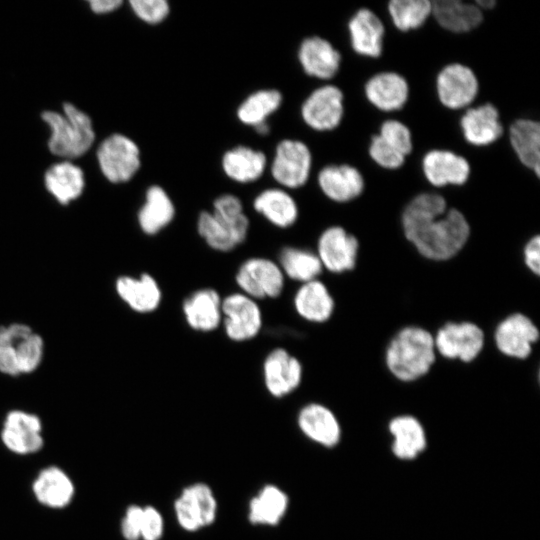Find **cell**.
<instances>
[{
  "label": "cell",
  "mask_w": 540,
  "mask_h": 540,
  "mask_svg": "<svg viewBox=\"0 0 540 540\" xmlns=\"http://www.w3.org/2000/svg\"><path fill=\"white\" fill-rule=\"evenodd\" d=\"M285 280L278 263L266 257L244 260L235 274L240 292L256 301L278 298L284 290Z\"/></svg>",
  "instance_id": "6"
},
{
  "label": "cell",
  "mask_w": 540,
  "mask_h": 540,
  "mask_svg": "<svg viewBox=\"0 0 540 540\" xmlns=\"http://www.w3.org/2000/svg\"><path fill=\"white\" fill-rule=\"evenodd\" d=\"M129 4L140 20L151 25L165 21L171 11L167 0H130Z\"/></svg>",
  "instance_id": "42"
},
{
  "label": "cell",
  "mask_w": 540,
  "mask_h": 540,
  "mask_svg": "<svg viewBox=\"0 0 540 540\" xmlns=\"http://www.w3.org/2000/svg\"><path fill=\"white\" fill-rule=\"evenodd\" d=\"M350 44L361 56L377 58L382 54L385 27L369 8L358 9L348 21Z\"/></svg>",
  "instance_id": "22"
},
{
  "label": "cell",
  "mask_w": 540,
  "mask_h": 540,
  "mask_svg": "<svg viewBox=\"0 0 540 540\" xmlns=\"http://www.w3.org/2000/svg\"><path fill=\"white\" fill-rule=\"evenodd\" d=\"M115 287L118 296L135 312L151 313L161 304V288L148 273L138 277L123 275L116 280Z\"/></svg>",
  "instance_id": "26"
},
{
  "label": "cell",
  "mask_w": 540,
  "mask_h": 540,
  "mask_svg": "<svg viewBox=\"0 0 540 540\" xmlns=\"http://www.w3.org/2000/svg\"><path fill=\"white\" fill-rule=\"evenodd\" d=\"M268 160L265 153L246 145H237L221 157V168L230 180L249 184L259 180L265 173Z\"/></svg>",
  "instance_id": "25"
},
{
  "label": "cell",
  "mask_w": 540,
  "mask_h": 540,
  "mask_svg": "<svg viewBox=\"0 0 540 540\" xmlns=\"http://www.w3.org/2000/svg\"><path fill=\"white\" fill-rule=\"evenodd\" d=\"M84 184L82 170L70 162L57 163L51 166L45 174L47 190L59 203L64 205L81 195Z\"/></svg>",
  "instance_id": "37"
},
{
  "label": "cell",
  "mask_w": 540,
  "mask_h": 540,
  "mask_svg": "<svg viewBox=\"0 0 540 540\" xmlns=\"http://www.w3.org/2000/svg\"><path fill=\"white\" fill-rule=\"evenodd\" d=\"M539 338L535 323L522 313H513L496 327L495 344L498 350L511 358L525 359Z\"/></svg>",
  "instance_id": "16"
},
{
  "label": "cell",
  "mask_w": 540,
  "mask_h": 540,
  "mask_svg": "<svg viewBox=\"0 0 540 540\" xmlns=\"http://www.w3.org/2000/svg\"><path fill=\"white\" fill-rule=\"evenodd\" d=\"M289 507L287 493L275 484H266L248 503V521L257 526H277Z\"/></svg>",
  "instance_id": "34"
},
{
  "label": "cell",
  "mask_w": 540,
  "mask_h": 540,
  "mask_svg": "<svg viewBox=\"0 0 540 540\" xmlns=\"http://www.w3.org/2000/svg\"><path fill=\"white\" fill-rule=\"evenodd\" d=\"M434 336L419 326H407L390 340L385 362L390 373L402 382L426 375L435 362Z\"/></svg>",
  "instance_id": "2"
},
{
  "label": "cell",
  "mask_w": 540,
  "mask_h": 540,
  "mask_svg": "<svg viewBox=\"0 0 540 540\" xmlns=\"http://www.w3.org/2000/svg\"><path fill=\"white\" fill-rule=\"evenodd\" d=\"M367 100L384 112L400 110L409 98V84L401 74L383 71L373 75L365 83Z\"/></svg>",
  "instance_id": "24"
},
{
  "label": "cell",
  "mask_w": 540,
  "mask_h": 540,
  "mask_svg": "<svg viewBox=\"0 0 540 540\" xmlns=\"http://www.w3.org/2000/svg\"><path fill=\"white\" fill-rule=\"evenodd\" d=\"M482 329L472 322H449L434 336L435 350L441 356L471 362L477 358L484 346Z\"/></svg>",
  "instance_id": "11"
},
{
  "label": "cell",
  "mask_w": 540,
  "mask_h": 540,
  "mask_svg": "<svg viewBox=\"0 0 540 540\" xmlns=\"http://www.w3.org/2000/svg\"><path fill=\"white\" fill-rule=\"evenodd\" d=\"M165 531V520L162 513L152 505L142 508L140 521V540H160Z\"/></svg>",
  "instance_id": "43"
},
{
  "label": "cell",
  "mask_w": 540,
  "mask_h": 540,
  "mask_svg": "<svg viewBox=\"0 0 540 540\" xmlns=\"http://www.w3.org/2000/svg\"><path fill=\"white\" fill-rule=\"evenodd\" d=\"M391 450L401 460H413L427 447V436L421 422L412 415H399L390 420Z\"/></svg>",
  "instance_id": "32"
},
{
  "label": "cell",
  "mask_w": 540,
  "mask_h": 540,
  "mask_svg": "<svg viewBox=\"0 0 540 540\" xmlns=\"http://www.w3.org/2000/svg\"><path fill=\"white\" fill-rule=\"evenodd\" d=\"M143 506L129 505L121 520L120 531L125 540H140V521Z\"/></svg>",
  "instance_id": "44"
},
{
  "label": "cell",
  "mask_w": 540,
  "mask_h": 540,
  "mask_svg": "<svg viewBox=\"0 0 540 540\" xmlns=\"http://www.w3.org/2000/svg\"><path fill=\"white\" fill-rule=\"evenodd\" d=\"M254 130L257 132L258 135L266 136L270 132V125L268 124V122H265L254 127Z\"/></svg>",
  "instance_id": "49"
},
{
  "label": "cell",
  "mask_w": 540,
  "mask_h": 540,
  "mask_svg": "<svg viewBox=\"0 0 540 540\" xmlns=\"http://www.w3.org/2000/svg\"><path fill=\"white\" fill-rule=\"evenodd\" d=\"M401 222L405 237L425 258L445 261L466 244L470 225L464 214L447 207L446 199L434 192H423L405 206Z\"/></svg>",
  "instance_id": "1"
},
{
  "label": "cell",
  "mask_w": 540,
  "mask_h": 540,
  "mask_svg": "<svg viewBox=\"0 0 540 540\" xmlns=\"http://www.w3.org/2000/svg\"><path fill=\"white\" fill-rule=\"evenodd\" d=\"M1 441L15 454L28 455L38 452L44 445L40 418L22 410L10 411L3 423Z\"/></svg>",
  "instance_id": "15"
},
{
  "label": "cell",
  "mask_w": 540,
  "mask_h": 540,
  "mask_svg": "<svg viewBox=\"0 0 540 540\" xmlns=\"http://www.w3.org/2000/svg\"><path fill=\"white\" fill-rule=\"evenodd\" d=\"M223 330L233 342L254 339L263 326L262 310L258 301L238 291L222 298Z\"/></svg>",
  "instance_id": "7"
},
{
  "label": "cell",
  "mask_w": 540,
  "mask_h": 540,
  "mask_svg": "<svg viewBox=\"0 0 540 540\" xmlns=\"http://www.w3.org/2000/svg\"><path fill=\"white\" fill-rule=\"evenodd\" d=\"M182 313L187 325L196 332L215 331L222 322V297L213 288H201L182 302Z\"/></svg>",
  "instance_id": "21"
},
{
  "label": "cell",
  "mask_w": 540,
  "mask_h": 540,
  "mask_svg": "<svg viewBox=\"0 0 540 540\" xmlns=\"http://www.w3.org/2000/svg\"><path fill=\"white\" fill-rule=\"evenodd\" d=\"M176 208L167 191L159 185H151L145 193V201L139 209L137 220L143 233L153 236L169 226L175 218Z\"/></svg>",
  "instance_id": "33"
},
{
  "label": "cell",
  "mask_w": 540,
  "mask_h": 540,
  "mask_svg": "<svg viewBox=\"0 0 540 540\" xmlns=\"http://www.w3.org/2000/svg\"><path fill=\"white\" fill-rule=\"evenodd\" d=\"M482 11L483 10H491L495 7L496 1L495 0H476L474 2Z\"/></svg>",
  "instance_id": "48"
},
{
  "label": "cell",
  "mask_w": 540,
  "mask_h": 540,
  "mask_svg": "<svg viewBox=\"0 0 540 540\" xmlns=\"http://www.w3.org/2000/svg\"><path fill=\"white\" fill-rule=\"evenodd\" d=\"M250 221L244 213L237 217H225L211 211H201L196 228L206 245L217 252L227 253L240 246L247 238Z\"/></svg>",
  "instance_id": "9"
},
{
  "label": "cell",
  "mask_w": 540,
  "mask_h": 540,
  "mask_svg": "<svg viewBox=\"0 0 540 540\" xmlns=\"http://www.w3.org/2000/svg\"><path fill=\"white\" fill-rule=\"evenodd\" d=\"M42 118L51 129L48 147L57 156L79 157L94 142L95 133L90 117L71 103L63 105V114L45 111Z\"/></svg>",
  "instance_id": "3"
},
{
  "label": "cell",
  "mask_w": 540,
  "mask_h": 540,
  "mask_svg": "<svg viewBox=\"0 0 540 540\" xmlns=\"http://www.w3.org/2000/svg\"><path fill=\"white\" fill-rule=\"evenodd\" d=\"M431 3V16L449 32L466 33L483 22V11L475 3L462 0H434Z\"/></svg>",
  "instance_id": "31"
},
{
  "label": "cell",
  "mask_w": 540,
  "mask_h": 540,
  "mask_svg": "<svg viewBox=\"0 0 540 540\" xmlns=\"http://www.w3.org/2000/svg\"><path fill=\"white\" fill-rule=\"evenodd\" d=\"M524 263L535 275L540 273V237L535 235L524 246Z\"/></svg>",
  "instance_id": "46"
},
{
  "label": "cell",
  "mask_w": 540,
  "mask_h": 540,
  "mask_svg": "<svg viewBox=\"0 0 540 540\" xmlns=\"http://www.w3.org/2000/svg\"><path fill=\"white\" fill-rule=\"evenodd\" d=\"M254 210L273 226L286 229L293 226L299 216L294 197L281 187L267 188L253 200Z\"/></svg>",
  "instance_id": "30"
},
{
  "label": "cell",
  "mask_w": 540,
  "mask_h": 540,
  "mask_svg": "<svg viewBox=\"0 0 540 540\" xmlns=\"http://www.w3.org/2000/svg\"><path fill=\"white\" fill-rule=\"evenodd\" d=\"M464 139L474 146H487L504 133L498 109L492 103L468 108L460 118Z\"/></svg>",
  "instance_id": "23"
},
{
  "label": "cell",
  "mask_w": 540,
  "mask_h": 540,
  "mask_svg": "<svg viewBox=\"0 0 540 540\" xmlns=\"http://www.w3.org/2000/svg\"><path fill=\"white\" fill-rule=\"evenodd\" d=\"M388 12L394 26L403 32L418 29L431 16L429 0H391Z\"/></svg>",
  "instance_id": "39"
},
{
  "label": "cell",
  "mask_w": 540,
  "mask_h": 540,
  "mask_svg": "<svg viewBox=\"0 0 540 540\" xmlns=\"http://www.w3.org/2000/svg\"><path fill=\"white\" fill-rule=\"evenodd\" d=\"M277 263L285 278L301 284L318 279L323 270L315 252L295 246L283 247L279 253Z\"/></svg>",
  "instance_id": "38"
},
{
  "label": "cell",
  "mask_w": 540,
  "mask_h": 540,
  "mask_svg": "<svg viewBox=\"0 0 540 540\" xmlns=\"http://www.w3.org/2000/svg\"><path fill=\"white\" fill-rule=\"evenodd\" d=\"M358 249L356 237L334 225L320 234L315 253L323 268L331 273H343L355 267Z\"/></svg>",
  "instance_id": "14"
},
{
  "label": "cell",
  "mask_w": 540,
  "mask_h": 540,
  "mask_svg": "<svg viewBox=\"0 0 540 540\" xmlns=\"http://www.w3.org/2000/svg\"><path fill=\"white\" fill-rule=\"evenodd\" d=\"M298 316L311 323H324L334 312L335 302L327 286L319 279L302 283L294 294Z\"/></svg>",
  "instance_id": "29"
},
{
  "label": "cell",
  "mask_w": 540,
  "mask_h": 540,
  "mask_svg": "<svg viewBox=\"0 0 540 540\" xmlns=\"http://www.w3.org/2000/svg\"><path fill=\"white\" fill-rule=\"evenodd\" d=\"M368 154L378 166L390 170L400 168L406 159L378 134L372 136L368 146Z\"/></svg>",
  "instance_id": "41"
},
{
  "label": "cell",
  "mask_w": 540,
  "mask_h": 540,
  "mask_svg": "<svg viewBox=\"0 0 540 540\" xmlns=\"http://www.w3.org/2000/svg\"><path fill=\"white\" fill-rule=\"evenodd\" d=\"M0 337L11 343L19 374L30 373L38 368L43 358L44 342L28 325L13 323L0 327Z\"/></svg>",
  "instance_id": "27"
},
{
  "label": "cell",
  "mask_w": 540,
  "mask_h": 540,
  "mask_svg": "<svg viewBox=\"0 0 540 540\" xmlns=\"http://www.w3.org/2000/svg\"><path fill=\"white\" fill-rule=\"evenodd\" d=\"M479 92L475 72L462 63L445 65L436 77V93L440 103L448 109L458 110L471 105Z\"/></svg>",
  "instance_id": "12"
},
{
  "label": "cell",
  "mask_w": 540,
  "mask_h": 540,
  "mask_svg": "<svg viewBox=\"0 0 540 540\" xmlns=\"http://www.w3.org/2000/svg\"><path fill=\"white\" fill-rule=\"evenodd\" d=\"M321 192L330 200L346 203L359 197L365 189L362 173L349 164H329L317 175Z\"/></svg>",
  "instance_id": "20"
},
{
  "label": "cell",
  "mask_w": 540,
  "mask_h": 540,
  "mask_svg": "<svg viewBox=\"0 0 540 540\" xmlns=\"http://www.w3.org/2000/svg\"><path fill=\"white\" fill-rule=\"evenodd\" d=\"M378 135L405 157L411 154L412 132L403 122L396 119L385 120L380 125Z\"/></svg>",
  "instance_id": "40"
},
{
  "label": "cell",
  "mask_w": 540,
  "mask_h": 540,
  "mask_svg": "<svg viewBox=\"0 0 540 540\" xmlns=\"http://www.w3.org/2000/svg\"><path fill=\"white\" fill-rule=\"evenodd\" d=\"M262 371L264 386L274 398H283L293 393L303 378L300 360L281 347L274 348L266 355Z\"/></svg>",
  "instance_id": "13"
},
{
  "label": "cell",
  "mask_w": 540,
  "mask_h": 540,
  "mask_svg": "<svg viewBox=\"0 0 540 540\" xmlns=\"http://www.w3.org/2000/svg\"><path fill=\"white\" fill-rule=\"evenodd\" d=\"M422 171L434 187L459 186L468 181L471 167L460 154L446 149H432L422 158Z\"/></svg>",
  "instance_id": "19"
},
{
  "label": "cell",
  "mask_w": 540,
  "mask_h": 540,
  "mask_svg": "<svg viewBox=\"0 0 540 540\" xmlns=\"http://www.w3.org/2000/svg\"><path fill=\"white\" fill-rule=\"evenodd\" d=\"M97 158L103 175L112 183L128 182L141 167L138 145L123 134L107 137L98 148Z\"/></svg>",
  "instance_id": "8"
},
{
  "label": "cell",
  "mask_w": 540,
  "mask_h": 540,
  "mask_svg": "<svg viewBox=\"0 0 540 540\" xmlns=\"http://www.w3.org/2000/svg\"><path fill=\"white\" fill-rule=\"evenodd\" d=\"M303 122L318 132L337 128L344 116V95L333 84L314 89L303 101L300 108Z\"/></svg>",
  "instance_id": "10"
},
{
  "label": "cell",
  "mask_w": 540,
  "mask_h": 540,
  "mask_svg": "<svg viewBox=\"0 0 540 540\" xmlns=\"http://www.w3.org/2000/svg\"><path fill=\"white\" fill-rule=\"evenodd\" d=\"M282 103L283 95L278 89H258L239 104L236 116L243 125L254 128L268 122V118L279 110Z\"/></svg>",
  "instance_id": "36"
},
{
  "label": "cell",
  "mask_w": 540,
  "mask_h": 540,
  "mask_svg": "<svg viewBox=\"0 0 540 540\" xmlns=\"http://www.w3.org/2000/svg\"><path fill=\"white\" fill-rule=\"evenodd\" d=\"M173 511L178 525L192 533L215 522L218 502L208 484L195 482L181 490L173 502Z\"/></svg>",
  "instance_id": "4"
},
{
  "label": "cell",
  "mask_w": 540,
  "mask_h": 540,
  "mask_svg": "<svg viewBox=\"0 0 540 540\" xmlns=\"http://www.w3.org/2000/svg\"><path fill=\"white\" fill-rule=\"evenodd\" d=\"M297 58L306 75L320 80L332 79L338 73L342 60L333 44L317 35L301 41Z\"/></svg>",
  "instance_id": "18"
},
{
  "label": "cell",
  "mask_w": 540,
  "mask_h": 540,
  "mask_svg": "<svg viewBox=\"0 0 540 540\" xmlns=\"http://www.w3.org/2000/svg\"><path fill=\"white\" fill-rule=\"evenodd\" d=\"M121 0H91L89 1L92 11L98 14L109 13L122 5Z\"/></svg>",
  "instance_id": "47"
},
{
  "label": "cell",
  "mask_w": 540,
  "mask_h": 540,
  "mask_svg": "<svg viewBox=\"0 0 540 540\" xmlns=\"http://www.w3.org/2000/svg\"><path fill=\"white\" fill-rule=\"evenodd\" d=\"M214 214L225 217H237L244 214L241 199L230 193H225L214 199L212 204Z\"/></svg>",
  "instance_id": "45"
},
{
  "label": "cell",
  "mask_w": 540,
  "mask_h": 540,
  "mask_svg": "<svg viewBox=\"0 0 540 540\" xmlns=\"http://www.w3.org/2000/svg\"><path fill=\"white\" fill-rule=\"evenodd\" d=\"M509 142L520 163L540 176V124L529 118H520L511 123L508 130Z\"/></svg>",
  "instance_id": "35"
},
{
  "label": "cell",
  "mask_w": 540,
  "mask_h": 540,
  "mask_svg": "<svg viewBox=\"0 0 540 540\" xmlns=\"http://www.w3.org/2000/svg\"><path fill=\"white\" fill-rule=\"evenodd\" d=\"M312 161L311 150L305 142L286 138L276 145L270 173L281 188L298 189L309 180Z\"/></svg>",
  "instance_id": "5"
},
{
  "label": "cell",
  "mask_w": 540,
  "mask_h": 540,
  "mask_svg": "<svg viewBox=\"0 0 540 540\" xmlns=\"http://www.w3.org/2000/svg\"><path fill=\"white\" fill-rule=\"evenodd\" d=\"M32 491L43 506L62 509L71 503L75 487L65 471L57 466H49L38 473L33 481Z\"/></svg>",
  "instance_id": "28"
},
{
  "label": "cell",
  "mask_w": 540,
  "mask_h": 540,
  "mask_svg": "<svg viewBox=\"0 0 540 540\" xmlns=\"http://www.w3.org/2000/svg\"><path fill=\"white\" fill-rule=\"evenodd\" d=\"M297 426L307 439L322 447L333 448L341 441L340 422L324 404L311 402L302 406L297 414Z\"/></svg>",
  "instance_id": "17"
}]
</instances>
